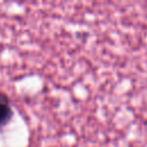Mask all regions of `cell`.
<instances>
[{
	"mask_svg": "<svg viewBox=\"0 0 147 147\" xmlns=\"http://www.w3.org/2000/svg\"><path fill=\"white\" fill-rule=\"evenodd\" d=\"M13 117V108L9 98L0 91V127L6 125Z\"/></svg>",
	"mask_w": 147,
	"mask_h": 147,
	"instance_id": "cell-1",
	"label": "cell"
}]
</instances>
